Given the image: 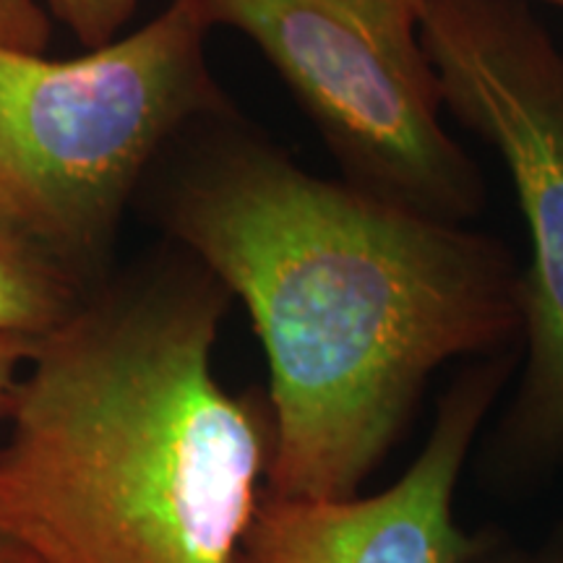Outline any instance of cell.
I'll return each mask as SVG.
<instances>
[{
	"instance_id": "1",
	"label": "cell",
	"mask_w": 563,
	"mask_h": 563,
	"mask_svg": "<svg viewBox=\"0 0 563 563\" xmlns=\"http://www.w3.org/2000/svg\"><path fill=\"white\" fill-rule=\"evenodd\" d=\"M173 224L266 350L274 496H357L441 365L511 355L525 336L522 266L504 241L319 178L272 146H224L183 188Z\"/></svg>"
},
{
	"instance_id": "2",
	"label": "cell",
	"mask_w": 563,
	"mask_h": 563,
	"mask_svg": "<svg viewBox=\"0 0 563 563\" xmlns=\"http://www.w3.org/2000/svg\"><path fill=\"white\" fill-rule=\"evenodd\" d=\"M224 292L76 311L42 336L0 449V538L40 563L235 561L274 422L211 371Z\"/></svg>"
},
{
	"instance_id": "3",
	"label": "cell",
	"mask_w": 563,
	"mask_h": 563,
	"mask_svg": "<svg viewBox=\"0 0 563 563\" xmlns=\"http://www.w3.org/2000/svg\"><path fill=\"white\" fill-rule=\"evenodd\" d=\"M188 0L74 60L0 45V217L53 256L102 243L144 167L220 108Z\"/></svg>"
},
{
	"instance_id": "4",
	"label": "cell",
	"mask_w": 563,
	"mask_h": 563,
	"mask_svg": "<svg viewBox=\"0 0 563 563\" xmlns=\"http://www.w3.org/2000/svg\"><path fill=\"white\" fill-rule=\"evenodd\" d=\"M249 37L342 165L344 180L443 222L485 207L481 167L443 125L422 45L426 0H188Z\"/></svg>"
},
{
	"instance_id": "5",
	"label": "cell",
	"mask_w": 563,
	"mask_h": 563,
	"mask_svg": "<svg viewBox=\"0 0 563 563\" xmlns=\"http://www.w3.org/2000/svg\"><path fill=\"white\" fill-rule=\"evenodd\" d=\"M422 45L443 110L498 152L530 230L527 361L498 456L538 467L563 452V55L522 0H426Z\"/></svg>"
},
{
	"instance_id": "6",
	"label": "cell",
	"mask_w": 563,
	"mask_h": 563,
	"mask_svg": "<svg viewBox=\"0 0 563 563\" xmlns=\"http://www.w3.org/2000/svg\"><path fill=\"white\" fill-rule=\"evenodd\" d=\"M509 373L511 355L470 363L443 391L420 454L386 490L347 498L264 490L232 563H473L490 530H462L454 493Z\"/></svg>"
},
{
	"instance_id": "7",
	"label": "cell",
	"mask_w": 563,
	"mask_h": 563,
	"mask_svg": "<svg viewBox=\"0 0 563 563\" xmlns=\"http://www.w3.org/2000/svg\"><path fill=\"white\" fill-rule=\"evenodd\" d=\"M74 313L60 258L0 217V332L45 336Z\"/></svg>"
},
{
	"instance_id": "8",
	"label": "cell",
	"mask_w": 563,
	"mask_h": 563,
	"mask_svg": "<svg viewBox=\"0 0 563 563\" xmlns=\"http://www.w3.org/2000/svg\"><path fill=\"white\" fill-rule=\"evenodd\" d=\"M45 3L47 11L89 51L115 42L139 9V0H45Z\"/></svg>"
},
{
	"instance_id": "9",
	"label": "cell",
	"mask_w": 563,
	"mask_h": 563,
	"mask_svg": "<svg viewBox=\"0 0 563 563\" xmlns=\"http://www.w3.org/2000/svg\"><path fill=\"white\" fill-rule=\"evenodd\" d=\"M51 42V16L40 0H0V45L45 53Z\"/></svg>"
},
{
	"instance_id": "10",
	"label": "cell",
	"mask_w": 563,
	"mask_h": 563,
	"mask_svg": "<svg viewBox=\"0 0 563 563\" xmlns=\"http://www.w3.org/2000/svg\"><path fill=\"white\" fill-rule=\"evenodd\" d=\"M473 563H563V527L540 545H511L501 532L490 530V538Z\"/></svg>"
},
{
	"instance_id": "11",
	"label": "cell",
	"mask_w": 563,
	"mask_h": 563,
	"mask_svg": "<svg viewBox=\"0 0 563 563\" xmlns=\"http://www.w3.org/2000/svg\"><path fill=\"white\" fill-rule=\"evenodd\" d=\"M42 336L19 332H0V418L9 412L11 397L16 391V373L24 363L32 361Z\"/></svg>"
},
{
	"instance_id": "12",
	"label": "cell",
	"mask_w": 563,
	"mask_h": 563,
	"mask_svg": "<svg viewBox=\"0 0 563 563\" xmlns=\"http://www.w3.org/2000/svg\"><path fill=\"white\" fill-rule=\"evenodd\" d=\"M0 563H40L32 553H26L24 548H19L11 540L0 538Z\"/></svg>"
},
{
	"instance_id": "13",
	"label": "cell",
	"mask_w": 563,
	"mask_h": 563,
	"mask_svg": "<svg viewBox=\"0 0 563 563\" xmlns=\"http://www.w3.org/2000/svg\"><path fill=\"white\" fill-rule=\"evenodd\" d=\"M540 3L553 5V9H561V11H563V0H540Z\"/></svg>"
}]
</instances>
